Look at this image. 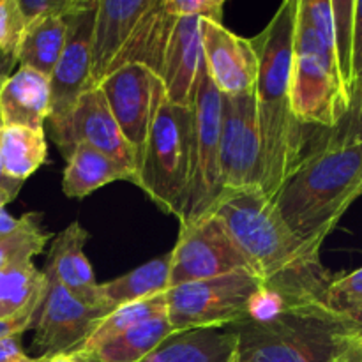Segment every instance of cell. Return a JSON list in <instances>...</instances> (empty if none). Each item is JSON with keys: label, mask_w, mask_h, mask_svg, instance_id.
I'll return each mask as SVG.
<instances>
[{"label": "cell", "mask_w": 362, "mask_h": 362, "mask_svg": "<svg viewBox=\"0 0 362 362\" xmlns=\"http://www.w3.org/2000/svg\"><path fill=\"white\" fill-rule=\"evenodd\" d=\"M223 200L246 187L262 186V145L255 90L221 94ZM221 200V202H223Z\"/></svg>", "instance_id": "30bf717a"}, {"label": "cell", "mask_w": 362, "mask_h": 362, "mask_svg": "<svg viewBox=\"0 0 362 362\" xmlns=\"http://www.w3.org/2000/svg\"><path fill=\"white\" fill-rule=\"evenodd\" d=\"M46 279L48 288L35 318L32 349L37 357L78 354L108 311L81 303L57 279Z\"/></svg>", "instance_id": "4fadbf2b"}, {"label": "cell", "mask_w": 362, "mask_h": 362, "mask_svg": "<svg viewBox=\"0 0 362 362\" xmlns=\"http://www.w3.org/2000/svg\"><path fill=\"white\" fill-rule=\"evenodd\" d=\"M48 158L45 131L21 126H0V165L4 175L23 182Z\"/></svg>", "instance_id": "484cf974"}, {"label": "cell", "mask_w": 362, "mask_h": 362, "mask_svg": "<svg viewBox=\"0 0 362 362\" xmlns=\"http://www.w3.org/2000/svg\"><path fill=\"white\" fill-rule=\"evenodd\" d=\"M27 28L18 0H0V52L16 57L23 32Z\"/></svg>", "instance_id": "1f68e13d"}, {"label": "cell", "mask_w": 362, "mask_h": 362, "mask_svg": "<svg viewBox=\"0 0 362 362\" xmlns=\"http://www.w3.org/2000/svg\"><path fill=\"white\" fill-rule=\"evenodd\" d=\"M52 136L64 159L69 158L78 144H85L122 166L136 186V154L127 144L99 87H90L80 95L66 122L52 129Z\"/></svg>", "instance_id": "8fae6325"}, {"label": "cell", "mask_w": 362, "mask_h": 362, "mask_svg": "<svg viewBox=\"0 0 362 362\" xmlns=\"http://www.w3.org/2000/svg\"><path fill=\"white\" fill-rule=\"evenodd\" d=\"M221 92L214 85L202 60L197 74L191 113L193 144L187 200L180 226L214 214L223 200L221 189Z\"/></svg>", "instance_id": "ba28073f"}, {"label": "cell", "mask_w": 362, "mask_h": 362, "mask_svg": "<svg viewBox=\"0 0 362 362\" xmlns=\"http://www.w3.org/2000/svg\"><path fill=\"white\" fill-rule=\"evenodd\" d=\"M41 303L27 308V310L21 311V313L16 315V317L4 318V320H0V339L7 338V336H13V334H25L28 329H34L35 318H37Z\"/></svg>", "instance_id": "d590c367"}, {"label": "cell", "mask_w": 362, "mask_h": 362, "mask_svg": "<svg viewBox=\"0 0 362 362\" xmlns=\"http://www.w3.org/2000/svg\"><path fill=\"white\" fill-rule=\"evenodd\" d=\"M16 64V57L6 55V53L0 52V85H2L4 81H6V78L13 73Z\"/></svg>", "instance_id": "ab89813d"}, {"label": "cell", "mask_w": 362, "mask_h": 362, "mask_svg": "<svg viewBox=\"0 0 362 362\" xmlns=\"http://www.w3.org/2000/svg\"><path fill=\"white\" fill-rule=\"evenodd\" d=\"M362 141L315 148L285 180L272 204L293 233L322 246L361 197Z\"/></svg>", "instance_id": "277c9868"}, {"label": "cell", "mask_w": 362, "mask_h": 362, "mask_svg": "<svg viewBox=\"0 0 362 362\" xmlns=\"http://www.w3.org/2000/svg\"><path fill=\"white\" fill-rule=\"evenodd\" d=\"M350 106L336 48L331 0H297L292 108L311 129H334Z\"/></svg>", "instance_id": "5b68a950"}, {"label": "cell", "mask_w": 362, "mask_h": 362, "mask_svg": "<svg viewBox=\"0 0 362 362\" xmlns=\"http://www.w3.org/2000/svg\"><path fill=\"white\" fill-rule=\"evenodd\" d=\"M175 332L168 315L151 318L81 354L80 359L87 362H141Z\"/></svg>", "instance_id": "603a6c76"}, {"label": "cell", "mask_w": 362, "mask_h": 362, "mask_svg": "<svg viewBox=\"0 0 362 362\" xmlns=\"http://www.w3.org/2000/svg\"><path fill=\"white\" fill-rule=\"evenodd\" d=\"M362 141V83L352 92L350 106L345 117L339 120L334 129H315L311 151L322 147H336V145H352Z\"/></svg>", "instance_id": "4dcf8cb0"}, {"label": "cell", "mask_w": 362, "mask_h": 362, "mask_svg": "<svg viewBox=\"0 0 362 362\" xmlns=\"http://www.w3.org/2000/svg\"><path fill=\"white\" fill-rule=\"evenodd\" d=\"M296 14L297 0H285L267 27L250 39L258 60L255 101L262 145L260 187L271 200L310 154L315 134L292 108Z\"/></svg>", "instance_id": "7a4b0ae2"}, {"label": "cell", "mask_w": 362, "mask_h": 362, "mask_svg": "<svg viewBox=\"0 0 362 362\" xmlns=\"http://www.w3.org/2000/svg\"><path fill=\"white\" fill-rule=\"evenodd\" d=\"M165 315H168L166 293L151 297V299L140 300V303L126 304V306L122 308H117V310H113L112 313L106 315V317L99 322V325L95 327V331L92 332L88 341L85 343L83 349L78 352V356L95 349V346L101 345V343L115 338L117 334L134 327V325L141 324V322L151 320V318L165 317Z\"/></svg>", "instance_id": "83f0119b"}, {"label": "cell", "mask_w": 362, "mask_h": 362, "mask_svg": "<svg viewBox=\"0 0 362 362\" xmlns=\"http://www.w3.org/2000/svg\"><path fill=\"white\" fill-rule=\"evenodd\" d=\"M200 41L209 76L223 95L255 90L258 60L250 39L233 34L223 23L200 20Z\"/></svg>", "instance_id": "9a60e30c"}, {"label": "cell", "mask_w": 362, "mask_h": 362, "mask_svg": "<svg viewBox=\"0 0 362 362\" xmlns=\"http://www.w3.org/2000/svg\"><path fill=\"white\" fill-rule=\"evenodd\" d=\"M175 21L177 18L165 9L163 0H152L110 73L127 64H140L159 78Z\"/></svg>", "instance_id": "ffe728a7"}, {"label": "cell", "mask_w": 362, "mask_h": 362, "mask_svg": "<svg viewBox=\"0 0 362 362\" xmlns=\"http://www.w3.org/2000/svg\"><path fill=\"white\" fill-rule=\"evenodd\" d=\"M52 237V233L42 228L41 214L28 212L21 216L14 232L0 235V269L16 258H34L45 250Z\"/></svg>", "instance_id": "f1b7e54d"}, {"label": "cell", "mask_w": 362, "mask_h": 362, "mask_svg": "<svg viewBox=\"0 0 362 362\" xmlns=\"http://www.w3.org/2000/svg\"><path fill=\"white\" fill-rule=\"evenodd\" d=\"M152 0H98L92 32V85L110 74Z\"/></svg>", "instance_id": "2e32d148"}, {"label": "cell", "mask_w": 362, "mask_h": 362, "mask_svg": "<svg viewBox=\"0 0 362 362\" xmlns=\"http://www.w3.org/2000/svg\"><path fill=\"white\" fill-rule=\"evenodd\" d=\"M0 126H2V122H0ZM21 187H23V182H16V180H13V179H9V177L4 175L2 165H0V189H6L11 197L16 198L18 193L21 191Z\"/></svg>", "instance_id": "f35d334b"}, {"label": "cell", "mask_w": 362, "mask_h": 362, "mask_svg": "<svg viewBox=\"0 0 362 362\" xmlns=\"http://www.w3.org/2000/svg\"><path fill=\"white\" fill-rule=\"evenodd\" d=\"M25 23L30 25L42 18L67 16L81 6L83 0H18Z\"/></svg>", "instance_id": "836d02e7"}, {"label": "cell", "mask_w": 362, "mask_h": 362, "mask_svg": "<svg viewBox=\"0 0 362 362\" xmlns=\"http://www.w3.org/2000/svg\"><path fill=\"white\" fill-rule=\"evenodd\" d=\"M170 272L172 253L168 251L112 281L99 283V303L110 315L113 310L126 304L140 303L166 293L170 288Z\"/></svg>", "instance_id": "7402d4cb"}, {"label": "cell", "mask_w": 362, "mask_h": 362, "mask_svg": "<svg viewBox=\"0 0 362 362\" xmlns=\"http://www.w3.org/2000/svg\"><path fill=\"white\" fill-rule=\"evenodd\" d=\"M356 362H362V338H361V346H359V359Z\"/></svg>", "instance_id": "b9f144b4"}, {"label": "cell", "mask_w": 362, "mask_h": 362, "mask_svg": "<svg viewBox=\"0 0 362 362\" xmlns=\"http://www.w3.org/2000/svg\"><path fill=\"white\" fill-rule=\"evenodd\" d=\"M78 354H60V356L52 357H37V362H80Z\"/></svg>", "instance_id": "60d3db41"}, {"label": "cell", "mask_w": 362, "mask_h": 362, "mask_svg": "<svg viewBox=\"0 0 362 362\" xmlns=\"http://www.w3.org/2000/svg\"><path fill=\"white\" fill-rule=\"evenodd\" d=\"M49 103V78L28 67H18L0 85V122L45 131Z\"/></svg>", "instance_id": "d6986e66"}, {"label": "cell", "mask_w": 362, "mask_h": 362, "mask_svg": "<svg viewBox=\"0 0 362 362\" xmlns=\"http://www.w3.org/2000/svg\"><path fill=\"white\" fill-rule=\"evenodd\" d=\"M80 362H87V361H80Z\"/></svg>", "instance_id": "ee69618b"}, {"label": "cell", "mask_w": 362, "mask_h": 362, "mask_svg": "<svg viewBox=\"0 0 362 362\" xmlns=\"http://www.w3.org/2000/svg\"><path fill=\"white\" fill-rule=\"evenodd\" d=\"M170 288L191 281L219 278L232 272H251L250 260L243 253L225 221L209 214L186 226H180L173 246Z\"/></svg>", "instance_id": "9c48e42d"}, {"label": "cell", "mask_w": 362, "mask_h": 362, "mask_svg": "<svg viewBox=\"0 0 362 362\" xmlns=\"http://www.w3.org/2000/svg\"><path fill=\"white\" fill-rule=\"evenodd\" d=\"M14 198L6 189H0V235H7V233L14 232L20 225V219H14L6 211V205L11 204Z\"/></svg>", "instance_id": "74e56055"}, {"label": "cell", "mask_w": 362, "mask_h": 362, "mask_svg": "<svg viewBox=\"0 0 362 362\" xmlns=\"http://www.w3.org/2000/svg\"><path fill=\"white\" fill-rule=\"evenodd\" d=\"M361 194H362V177H361Z\"/></svg>", "instance_id": "7bdbcfd3"}, {"label": "cell", "mask_w": 362, "mask_h": 362, "mask_svg": "<svg viewBox=\"0 0 362 362\" xmlns=\"http://www.w3.org/2000/svg\"><path fill=\"white\" fill-rule=\"evenodd\" d=\"M88 232L78 221L57 233L45 265V274L57 279L76 299L88 306L103 308L99 303V283L95 281L92 265L85 257ZM105 310V308H103Z\"/></svg>", "instance_id": "e0dca14e"}, {"label": "cell", "mask_w": 362, "mask_h": 362, "mask_svg": "<svg viewBox=\"0 0 362 362\" xmlns=\"http://www.w3.org/2000/svg\"><path fill=\"white\" fill-rule=\"evenodd\" d=\"M98 0H83L66 16L67 37L62 55L49 76V127L62 126L74 105L92 85V32Z\"/></svg>", "instance_id": "7c38bea8"}, {"label": "cell", "mask_w": 362, "mask_h": 362, "mask_svg": "<svg viewBox=\"0 0 362 362\" xmlns=\"http://www.w3.org/2000/svg\"><path fill=\"white\" fill-rule=\"evenodd\" d=\"M117 180L133 184L129 173L113 159L88 145L78 144L66 159L62 191L67 198H85Z\"/></svg>", "instance_id": "cb8c5ba5"}, {"label": "cell", "mask_w": 362, "mask_h": 362, "mask_svg": "<svg viewBox=\"0 0 362 362\" xmlns=\"http://www.w3.org/2000/svg\"><path fill=\"white\" fill-rule=\"evenodd\" d=\"M163 4L175 18H198L223 23V0H163Z\"/></svg>", "instance_id": "d6a6232c"}, {"label": "cell", "mask_w": 362, "mask_h": 362, "mask_svg": "<svg viewBox=\"0 0 362 362\" xmlns=\"http://www.w3.org/2000/svg\"><path fill=\"white\" fill-rule=\"evenodd\" d=\"M67 37L66 16L42 18L27 25L16 52L20 67H28L45 76H52Z\"/></svg>", "instance_id": "d4e9b609"}, {"label": "cell", "mask_w": 362, "mask_h": 362, "mask_svg": "<svg viewBox=\"0 0 362 362\" xmlns=\"http://www.w3.org/2000/svg\"><path fill=\"white\" fill-rule=\"evenodd\" d=\"M362 83V0H354L352 52H350V98Z\"/></svg>", "instance_id": "e575fe53"}, {"label": "cell", "mask_w": 362, "mask_h": 362, "mask_svg": "<svg viewBox=\"0 0 362 362\" xmlns=\"http://www.w3.org/2000/svg\"><path fill=\"white\" fill-rule=\"evenodd\" d=\"M21 336L23 334H13L0 339V362H37V357L25 354Z\"/></svg>", "instance_id": "8d00e7d4"}, {"label": "cell", "mask_w": 362, "mask_h": 362, "mask_svg": "<svg viewBox=\"0 0 362 362\" xmlns=\"http://www.w3.org/2000/svg\"><path fill=\"white\" fill-rule=\"evenodd\" d=\"M204 60L198 18H177L166 46L159 81L166 99L180 106H191L197 74Z\"/></svg>", "instance_id": "ac0fdd59"}, {"label": "cell", "mask_w": 362, "mask_h": 362, "mask_svg": "<svg viewBox=\"0 0 362 362\" xmlns=\"http://www.w3.org/2000/svg\"><path fill=\"white\" fill-rule=\"evenodd\" d=\"M48 279L32 258H16L0 269V320L20 315L45 299Z\"/></svg>", "instance_id": "4316f807"}, {"label": "cell", "mask_w": 362, "mask_h": 362, "mask_svg": "<svg viewBox=\"0 0 362 362\" xmlns=\"http://www.w3.org/2000/svg\"><path fill=\"white\" fill-rule=\"evenodd\" d=\"M265 299L264 285L251 272L184 283L166 292L168 320L177 332L232 327L255 317Z\"/></svg>", "instance_id": "52a82bcc"}, {"label": "cell", "mask_w": 362, "mask_h": 362, "mask_svg": "<svg viewBox=\"0 0 362 362\" xmlns=\"http://www.w3.org/2000/svg\"><path fill=\"white\" fill-rule=\"evenodd\" d=\"M237 338L230 327L175 332L141 362H232Z\"/></svg>", "instance_id": "44dd1931"}, {"label": "cell", "mask_w": 362, "mask_h": 362, "mask_svg": "<svg viewBox=\"0 0 362 362\" xmlns=\"http://www.w3.org/2000/svg\"><path fill=\"white\" fill-rule=\"evenodd\" d=\"M324 303L332 313L362 331V267L349 274L332 276Z\"/></svg>", "instance_id": "f546056e"}, {"label": "cell", "mask_w": 362, "mask_h": 362, "mask_svg": "<svg viewBox=\"0 0 362 362\" xmlns=\"http://www.w3.org/2000/svg\"><path fill=\"white\" fill-rule=\"evenodd\" d=\"M98 87L105 94L106 103L127 144L136 154L140 170L152 117L165 90L163 83L147 67L140 64H127L110 73Z\"/></svg>", "instance_id": "5bb4252c"}, {"label": "cell", "mask_w": 362, "mask_h": 362, "mask_svg": "<svg viewBox=\"0 0 362 362\" xmlns=\"http://www.w3.org/2000/svg\"><path fill=\"white\" fill-rule=\"evenodd\" d=\"M193 144L191 106L159 98L145 141L136 186L170 216L182 218L187 200Z\"/></svg>", "instance_id": "8992f818"}, {"label": "cell", "mask_w": 362, "mask_h": 362, "mask_svg": "<svg viewBox=\"0 0 362 362\" xmlns=\"http://www.w3.org/2000/svg\"><path fill=\"white\" fill-rule=\"evenodd\" d=\"M232 362H354L362 331L324 303L279 306L232 325Z\"/></svg>", "instance_id": "3957f363"}, {"label": "cell", "mask_w": 362, "mask_h": 362, "mask_svg": "<svg viewBox=\"0 0 362 362\" xmlns=\"http://www.w3.org/2000/svg\"><path fill=\"white\" fill-rule=\"evenodd\" d=\"M214 214L246 255L274 310L324 303L334 274L322 264V246L293 233L260 186L228 194Z\"/></svg>", "instance_id": "6da1fadb"}]
</instances>
